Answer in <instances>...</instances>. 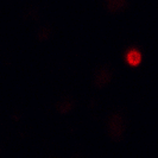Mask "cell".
<instances>
[{"instance_id":"1","label":"cell","mask_w":158,"mask_h":158,"mask_svg":"<svg viewBox=\"0 0 158 158\" xmlns=\"http://www.w3.org/2000/svg\"><path fill=\"white\" fill-rule=\"evenodd\" d=\"M108 133L114 140H117L119 138H121V135L124 133L125 130V124H124V119L119 114H114L110 121H108Z\"/></svg>"},{"instance_id":"4","label":"cell","mask_w":158,"mask_h":158,"mask_svg":"<svg viewBox=\"0 0 158 158\" xmlns=\"http://www.w3.org/2000/svg\"><path fill=\"white\" fill-rule=\"evenodd\" d=\"M126 6V0H107V7L111 12H120Z\"/></svg>"},{"instance_id":"3","label":"cell","mask_w":158,"mask_h":158,"mask_svg":"<svg viewBox=\"0 0 158 158\" xmlns=\"http://www.w3.org/2000/svg\"><path fill=\"white\" fill-rule=\"evenodd\" d=\"M112 79V74L110 70L107 69H101L96 74L95 76V82H96V86L98 87H105Z\"/></svg>"},{"instance_id":"2","label":"cell","mask_w":158,"mask_h":158,"mask_svg":"<svg viewBox=\"0 0 158 158\" xmlns=\"http://www.w3.org/2000/svg\"><path fill=\"white\" fill-rule=\"evenodd\" d=\"M126 62L131 67H138L142 63V54L140 51L135 50V49H131L128 50L126 54Z\"/></svg>"}]
</instances>
